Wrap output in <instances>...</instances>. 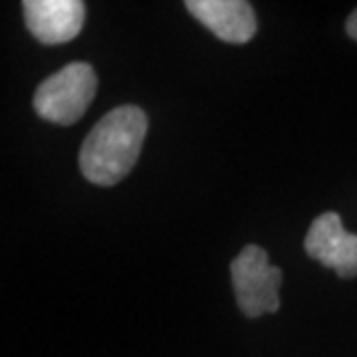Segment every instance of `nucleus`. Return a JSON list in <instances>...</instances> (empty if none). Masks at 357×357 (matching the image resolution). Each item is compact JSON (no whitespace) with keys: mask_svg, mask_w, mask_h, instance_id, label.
Returning <instances> with one entry per match:
<instances>
[{"mask_svg":"<svg viewBox=\"0 0 357 357\" xmlns=\"http://www.w3.org/2000/svg\"><path fill=\"white\" fill-rule=\"evenodd\" d=\"M147 128V115L137 105H119L103 115L82 143V175L100 187L128 177L139 159Z\"/></svg>","mask_w":357,"mask_h":357,"instance_id":"obj_1","label":"nucleus"},{"mask_svg":"<svg viewBox=\"0 0 357 357\" xmlns=\"http://www.w3.org/2000/svg\"><path fill=\"white\" fill-rule=\"evenodd\" d=\"M98 77L88 62H72L48 76L34 93L36 114L58 126H72L88 112Z\"/></svg>","mask_w":357,"mask_h":357,"instance_id":"obj_2","label":"nucleus"},{"mask_svg":"<svg viewBox=\"0 0 357 357\" xmlns=\"http://www.w3.org/2000/svg\"><path fill=\"white\" fill-rule=\"evenodd\" d=\"M230 278L236 304L246 318L278 312L282 270L268 262V252L262 246L246 244L230 262Z\"/></svg>","mask_w":357,"mask_h":357,"instance_id":"obj_3","label":"nucleus"},{"mask_svg":"<svg viewBox=\"0 0 357 357\" xmlns=\"http://www.w3.org/2000/svg\"><path fill=\"white\" fill-rule=\"evenodd\" d=\"M304 248L324 266L333 268L340 278L357 276V234L344 229L337 213H321L314 218Z\"/></svg>","mask_w":357,"mask_h":357,"instance_id":"obj_4","label":"nucleus"},{"mask_svg":"<svg viewBox=\"0 0 357 357\" xmlns=\"http://www.w3.org/2000/svg\"><path fill=\"white\" fill-rule=\"evenodd\" d=\"M28 32L42 44H64L82 32L86 4L79 0H24Z\"/></svg>","mask_w":357,"mask_h":357,"instance_id":"obj_5","label":"nucleus"},{"mask_svg":"<svg viewBox=\"0 0 357 357\" xmlns=\"http://www.w3.org/2000/svg\"><path fill=\"white\" fill-rule=\"evenodd\" d=\"M185 6L222 42L246 44L256 34L255 10L244 0H187Z\"/></svg>","mask_w":357,"mask_h":357,"instance_id":"obj_6","label":"nucleus"},{"mask_svg":"<svg viewBox=\"0 0 357 357\" xmlns=\"http://www.w3.org/2000/svg\"><path fill=\"white\" fill-rule=\"evenodd\" d=\"M345 30H347V34H349L351 38L357 40V8L354 10V13L349 14L347 24H345Z\"/></svg>","mask_w":357,"mask_h":357,"instance_id":"obj_7","label":"nucleus"}]
</instances>
